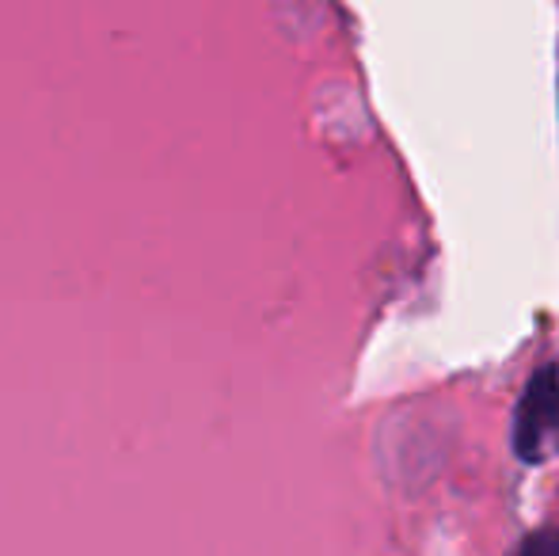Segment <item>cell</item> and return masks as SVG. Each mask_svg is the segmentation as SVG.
Segmentation results:
<instances>
[{"mask_svg": "<svg viewBox=\"0 0 559 556\" xmlns=\"http://www.w3.org/2000/svg\"><path fill=\"white\" fill-rule=\"evenodd\" d=\"M514 556H559V527H540L525 534Z\"/></svg>", "mask_w": 559, "mask_h": 556, "instance_id": "obj_2", "label": "cell"}, {"mask_svg": "<svg viewBox=\"0 0 559 556\" xmlns=\"http://www.w3.org/2000/svg\"><path fill=\"white\" fill-rule=\"evenodd\" d=\"M514 458L522 465H545L559 458V366L545 363L530 374L514 409Z\"/></svg>", "mask_w": 559, "mask_h": 556, "instance_id": "obj_1", "label": "cell"}]
</instances>
